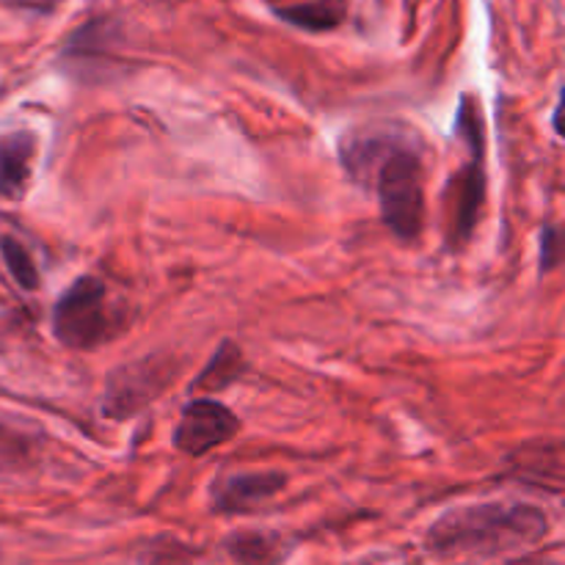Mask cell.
Returning a JSON list of instances; mask_svg holds the SVG:
<instances>
[{
    "label": "cell",
    "mask_w": 565,
    "mask_h": 565,
    "mask_svg": "<svg viewBox=\"0 0 565 565\" xmlns=\"http://www.w3.org/2000/svg\"><path fill=\"white\" fill-rule=\"evenodd\" d=\"M550 516L527 502H483L452 508L428 530V550L441 557H500L539 544Z\"/></svg>",
    "instance_id": "obj_1"
},
{
    "label": "cell",
    "mask_w": 565,
    "mask_h": 565,
    "mask_svg": "<svg viewBox=\"0 0 565 565\" xmlns=\"http://www.w3.org/2000/svg\"><path fill=\"white\" fill-rule=\"evenodd\" d=\"M351 177L373 182L384 224L403 241H417L425 224V166L414 149L362 141L342 152Z\"/></svg>",
    "instance_id": "obj_2"
},
{
    "label": "cell",
    "mask_w": 565,
    "mask_h": 565,
    "mask_svg": "<svg viewBox=\"0 0 565 565\" xmlns=\"http://www.w3.org/2000/svg\"><path fill=\"white\" fill-rule=\"evenodd\" d=\"M53 331L72 351H94L119 331L108 287L97 276H81L66 287L53 309Z\"/></svg>",
    "instance_id": "obj_3"
},
{
    "label": "cell",
    "mask_w": 565,
    "mask_h": 565,
    "mask_svg": "<svg viewBox=\"0 0 565 565\" xmlns=\"http://www.w3.org/2000/svg\"><path fill=\"white\" fill-rule=\"evenodd\" d=\"M463 136L472 143V160L458 171L456 193H452V237L467 241L475 230V218L483 204L486 193V171H483V125H480V110L475 108L472 99L463 97L461 119H458Z\"/></svg>",
    "instance_id": "obj_4"
},
{
    "label": "cell",
    "mask_w": 565,
    "mask_h": 565,
    "mask_svg": "<svg viewBox=\"0 0 565 565\" xmlns=\"http://www.w3.org/2000/svg\"><path fill=\"white\" fill-rule=\"evenodd\" d=\"M237 430H241V419L224 403L213 397H199L182 408L180 423L174 428V447L185 456L199 458L235 439Z\"/></svg>",
    "instance_id": "obj_5"
},
{
    "label": "cell",
    "mask_w": 565,
    "mask_h": 565,
    "mask_svg": "<svg viewBox=\"0 0 565 565\" xmlns=\"http://www.w3.org/2000/svg\"><path fill=\"white\" fill-rule=\"evenodd\" d=\"M285 483L287 478L281 472H237L218 480L210 497L218 513H246L279 494Z\"/></svg>",
    "instance_id": "obj_6"
},
{
    "label": "cell",
    "mask_w": 565,
    "mask_h": 565,
    "mask_svg": "<svg viewBox=\"0 0 565 565\" xmlns=\"http://www.w3.org/2000/svg\"><path fill=\"white\" fill-rule=\"evenodd\" d=\"M36 138L28 130L0 132V199H22L33 177Z\"/></svg>",
    "instance_id": "obj_7"
},
{
    "label": "cell",
    "mask_w": 565,
    "mask_h": 565,
    "mask_svg": "<svg viewBox=\"0 0 565 565\" xmlns=\"http://www.w3.org/2000/svg\"><path fill=\"white\" fill-rule=\"evenodd\" d=\"M226 550L232 561L241 565H279L281 561V539L274 533H235L226 539Z\"/></svg>",
    "instance_id": "obj_8"
},
{
    "label": "cell",
    "mask_w": 565,
    "mask_h": 565,
    "mask_svg": "<svg viewBox=\"0 0 565 565\" xmlns=\"http://www.w3.org/2000/svg\"><path fill=\"white\" fill-rule=\"evenodd\" d=\"M348 3L345 0H312V3L287 6L279 9V17L290 25L303 28V31H331L345 20Z\"/></svg>",
    "instance_id": "obj_9"
},
{
    "label": "cell",
    "mask_w": 565,
    "mask_h": 565,
    "mask_svg": "<svg viewBox=\"0 0 565 565\" xmlns=\"http://www.w3.org/2000/svg\"><path fill=\"white\" fill-rule=\"evenodd\" d=\"M0 254H3L6 268H9L11 276H14L20 290L25 292L39 290L36 263H33L31 252H28L20 241H14V237H0Z\"/></svg>",
    "instance_id": "obj_10"
},
{
    "label": "cell",
    "mask_w": 565,
    "mask_h": 565,
    "mask_svg": "<svg viewBox=\"0 0 565 565\" xmlns=\"http://www.w3.org/2000/svg\"><path fill=\"white\" fill-rule=\"evenodd\" d=\"M557 263H561V235H557V226H546L541 235V268L550 274L557 268Z\"/></svg>",
    "instance_id": "obj_11"
},
{
    "label": "cell",
    "mask_w": 565,
    "mask_h": 565,
    "mask_svg": "<svg viewBox=\"0 0 565 565\" xmlns=\"http://www.w3.org/2000/svg\"><path fill=\"white\" fill-rule=\"evenodd\" d=\"M17 6H22V9H33V11H53L55 6L64 3V0H14Z\"/></svg>",
    "instance_id": "obj_12"
}]
</instances>
